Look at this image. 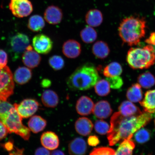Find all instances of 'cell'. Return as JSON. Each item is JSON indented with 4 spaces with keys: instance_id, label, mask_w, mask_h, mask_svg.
<instances>
[{
    "instance_id": "1",
    "label": "cell",
    "mask_w": 155,
    "mask_h": 155,
    "mask_svg": "<svg viewBox=\"0 0 155 155\" xmlns=\"http://www.w3.org/2000/svg\"><path fill=\"white\" fill-rule=\"evenodd\" d=\"M153 114L144 111L137 116L126 117L116 112L110 120V127L107 133L110 146H114L125 139H131L134 134L150 123Z\"/></svg>"
},
{
    "instance_id": "2",
    "label": "cell",
    "mask_w": 155,
    "mask_h": 155,
    "mask_svg": "<svg viewBox=\"0 0 155 155\" xmlns=\"http://www.w3.org/2000/svg\"><path fill=\"white\" fill-rule=\"evenodd\" d=\"M100 79L96 67L87 63L78 68L68 78L66 83L71 90L86 91L94 87Z\"/></svg>"
},
{
    "instance_id": "3",
    "label": "cell",
    "mask_w": 155,
    "mask_h": 155,
    "mask_svg": "<svg viewBox=\"0 0 155 155\" xmlns=\"http://www.w3.org/2000/svg\"><path fill=\"white\" fill-rule=\"evenodd\" d=\"M146 22L144 19L130 17L124 19L118 28L119 35L124 43L137 45L146 34Z\"/></svg>"
},
{
    "instance_id": "4",
    "label": "cell",
    "mask_w": 155,
    "mask_h": 155,
    "mask_svg": "<svg viewBox=\"0 0 155 155\" xmlns=\"http://www.w3.org/2000/svg\"><path fill=\"white\" fill-rule=\"evenodd\" d=\"M127 61L133 69L149 68L155 63V53L152 46L132 48L127 52Z\"/></svg>"
},
{
    "instance_id": "5",
    "label": "cell",
    "mask_w": 155,
    "mask_h": 155,
    "mask_svg": "<svg viewBox=\"0 0 155 155\" xmlns=\"http://www.w3.org/2000/svg\"><path fill=\"white\" fill-rule=\"evenodd\" d=\"M22 120V118L14 106L0 114V121L6 127L9 133H15L24 140H28L30 136V130L23 124Z\"/></svg>"
},
{
    "instance_id": "6",
    "label": "cell",
    "mask_w": 155,
    "mask_h": 155,
    "mask_svg": "<svg viewBox=\"0 0 155 155\" xmlns=\"http://www.w3.org/2000/svg\"><path fill=\"white\" fill-rule=\"evenodd\" d=\"M9 51L13 61H16L30 45L28 37L24 34L17 33L9 40Z\"/></svg>"
},
{
    "instance_id": "7",
    "label": "cell",
    "mask_w": 155,
    "mask_h": 155,
    "mask_svg": "<svg viewBox=\"0 0 155 155\" xmlns=\"http://www.w3.org/2000/svg\"><path fill=\"white\" fill-rule=\"evenodd\" d=\"M13 75L9 67L0 69V100L7 101L14 92Z\"/></svg>"
},
{
    "instance_id": "8",
    "label": "cell",
    "mask_w": 155,
    "mask_h": 155,
    "mask_svg": "<svg viewBox=\"0 0 155 155\" xmlns=\"http://www.w3.org/2000/svg\"><path fill=\"white\" fill-rule=\"evenodd\" d=\"M9 6L12 14L19 18L28 16L33 10L30 0H10Z\"/></svg>"
},
{
    "instance_id": "9",
    "label": "cell",
    "mask_w": 155,
    "mask_h": 155,
    "mask_svg": "<svg viewBox=\"0 0 155 155\" xmlns=\"http://www.w3.org/2000/svg\"><path fill=\"white\" fill-rule=\"evenodd\" d=\"M14 106L20 117L28 118L33 115L38 111L39 103L33 99H26L20 104H15Z\"/></svg>"
},
{
    "instance_id": "10",
    "label": "cell",
    "mask_w": 155,
    "mask_h": 155,
    "mask_svg": "<svg viewBox=\"0 0 155 155\" xmlns=\"http://www.w3.org/2000/svg\"><path fill=\"white\" fill-rule=\"evenodd\" d=\"M32 45L37 53L46 55L51 51L53 43L49 37L44 34H39L33 38Z\"/></svg>"
},
{
    "instance_id": "11",
    "label": "cell",
    "mask_w": 155,
    "mask_h": 155,
    "mask_svg": "<svg viewBox=\"0 0 155 155\" xmlns=\"http://www.w3.org/2000/svg\"><path fill=\"white\" fill-rule=\"evenodd\" d=\"M23 63L25 65L31 69L38 67L41 61L39 54L33 49L32 46L29 45L22 55Z\"/></svg>"
},
{
    "instance_id": "12",
    "label": "cell",
    "mask_w": 155,
    "mask_h": 155,
    "mask_svg": "<svg viewBox=\"0 0 155 155\" xmlns=\"http://www.w3.org/2000/svg\"><path fill=\"white\" fill-rule=\"evenodd\" d=\"M82 51V47L77 41L70 39L66 41L62 47V52L66 57L70 59L78 57Z\"/></svg>"
},
{
    "instance_id": "13",
    "label": "cell",
    "mask_w": 155,
    "mask_h": 155,
    "mask_svg": "<svg viewBox=\"0 0 155 155\" xmlns=\"http://www.w3.org/2000/svg\"><path fill=\"white\" fill-rule=\"evenodd\" d=\"M44 19L48 24L57 25L62 20L63 13L62 10L55 5L48 6L44 13Z\"/></svg>"
},
{
    "instance_id": "14",
    "label": "cell",
    "mask_w": 155,
    "mask_h": 155,
    "mask_svg": "<svg viewBox=\"0 0 155 155\" xmlns=\"http://www.w3.org/2000/svg\"><path fill=\"white\" fill-rule=\"evenodd\" d=\"M40 140L42 146L48 150H55L59 146V137L53 131H48L44 133L41 137Z\"/></svg>"
},
{
    "instance_id": "15",
    "label": "cell",
    "mask_w": 155,
    "mask_h": 155,
    "mask_svg": "<svg viewBox=\"0 0 155 155\" xmlns=\"http://www.w3.org/2000/svg\"><path fill=\"white\" fill-rule=\"evenodd\" d=\"M94 107V102L91 99L87 96H82L77 100L76 110L79 115L87 116L92 113Z\"/></svg>"
},
{
    "instance_id": "16",
    "label": "cell",
    "mask_w": 155,
    "mask_h": 155,
    "mask_svg": "<svg viewBox=\"0 0 155 155\" xmlns=\"http://www.w3.org/2000/svg\"><path fill=\"white\" fill-rule=\"evenodd\" d=\"M92 112L96 117L103 119H107L111 115L112 110L109 102L101 100L95 104Z\"/></svg>"
},
{
    "instance_id": "17",
    "label": "cell",
    "mask_w": 155,
    "mask_h": 155,
    "mask_svg": "<svg viewBox=\"0 0 155 155\" xmlns=\"http://www.w3.org/2000/svg\"><path fill=\"white\" fill-rule=\"evenodd\" d=\"M68 150L71 155H85L87 150V143L81 137H76L69 143Z\"/></svg>"
},
{
    "instance_id": "18",
    "label": "cell",
    "mask_w": 155,
    "mask_h": 155,
    "mask_svg": "<svg viewBox=\"0 0 155 155\" xmlns=\"http://www.w3.org/2000/svg\"><path fill=\"white\" fill-rule=\"evenodd\" d=\"M75 130L79 134L87 136L91 133L94 128V124L88 118L80 117L75 121Z\"/></svg>"
},
{
    "instance_id": "19",
    "label": "cell",
    "mask_w": 155,
    "mask_h": 155,
    "mask_svg": "<svg viewBox=\"0 0 155 155\" xmlns=\"http://www.w3.org/2000/svg\"><path fill=\"white\" fill-rule=\"evenodd\" d=\"M144 111L150 114L155 113V89L147 91L142 101L139 102Z\"/></svg>"
},
{
    "instance_id": "20",
    "label": "cell",
    "mask_w": 155,
    "mask_h": 155,
    "mask_svg": "<svg viewBox=\"0 0 155 155\" xmlns=\"http://www.w3.org/2000/svg\"><path fill=\"white\" fill-rule=\"evenodd\" d=\"M32 77L31 70L28 68L19 67L15 71L13 79L17 84L24 85L28 83Z\"/></svg>"
},
{
    "instance_id": "21",
    "label": "cell",
    "mask_w": 155,
    "mask_h": 155,
    "mask_svg": "<svg viewBox=\"0 0 155 155\" xmlns=\"http://www.w3.org/2000/svg\"><path fill=\"white\" fill-rule=\"evenodd\" d=\"M119 110L121 115L126 117L138 115L143 113L133 102L127 101L122 103L119 106Z\"/></svg>"
},
{
    "instance_id": "22",
    "label": "cell",
    "mask_w": 155,
    "mask_h": 155,
    "mask_svg": "<svg viewBox=\"0 0 155 155\" xmlns=\"http://www.w3.org/2000/svg\"><path fill=\"white\" fill-rule=\"evenodd\" d=\"M92 52L96 58L104 59L109 55L110 50L106 42L102 41H98L93 45Z\"/></svg>"
},
{
    "instance_id": "23",
    "label": "cell",
    "mask_w": 155,
    "mask_h": 155,
    "mask_svg": "<svg viewBox=\"0 0 155 155\" xmlns=\"http://www.w3.org/2000/svg\"><path fill=\"white\" fill-rule=\"evenodd\" d=\"M85 20L89 26L97 27L101 25L103 21L102 12L97 9L90 10L86 13Z\"/></svg>"
},
{
    "instance_id": "24",
    "label": "cell",
    "mask_w": 155,
    "mask_h": 155,
    "mask_svg": "<svg viewBox=\"0 0 155 155\" xmlns=\"http://www.w3.org/2000/svg\"><path fill=\"white\" fill-rule=\"evenodd\" d=\"M41 100L44 105L47 107L55 108L59 102V97L53 90H46L42 93Z\"/></svg>"
},
{
    "instance_id": "25",
    "label": "cell",
    "mask_w": 155,
    "mask_h": 155,
    "mask_svg": "<svg viewBox=\"0 0 155 155\" xmlns=\"http://www.w3.org/2000/svg\"><path fill=\"white\" fill-rule=\"evenodd\" d=\"M126 96L129 101L132 102H140L143 97V91L140 85L137 83L132 85L128 89Z\"/></svg>"
},
{
    "instance_id": "26",
    "label": "cell",
    "mask_w": 155,
    "mask_h": 155,
    "mask_svg": "<svg viewBox=\"0 0 155 155\" xmlns=\"http://www.w3.org/2000/svg\"><path fill=\"white\" fill-rule=\"evenodd\" d=\"M47 121L41 116L35 115L28 122L29 129L34 133H38L43 130L47 125Z\"/></svg>"
},
{
    "instance_id": "27",
    "label": "cell",
    "mask_w": 155,
    "mask_h": 155,
    "mask_svg": "<svg viewBox=\"0 0 155 155\" xmlns=\"http://www.w3.org/2000/svg\"><path fill=\"white\" fill-rule=\"evenodd\" d=\"M28 26V28L32 31L38 32L44 28L45 22L43 18L40 15H33L29 19Z\"/></svg>"
},
{
    "instance_id": "28",
    "label": "cell",
    "mask_w": 155,
    "mask_h": 155,
    "mask_svg": "<svg viewBox=\"0 0 155 155\" xmlns=\"http://www.w3.org/2000/svg\"><path fill=\"white\" fill-rule=\"evenodd\" d=\"M135 147V143L131 139H125L121 142L115 155H133Z\"/></svg>"
},
{
    "instance_id": "29",
    "label": "cell",
    "mask_w": 155,
    "mask_h": 155,
    "mask_svg": "<svg viewBox=\"0 0 155 155\" xmlns=\"http://www.w3.org/2000/svg\"><path fill=\"white\" fill-rule=\"evenodd\" d=\"M123 72V68L120 64L113 62L104 68L103 74L106 78L119 76Z\"/></svg>"
},
{
    "instance_id": "30",
    "label": "cell",
    "mask_w": 155,
    "mask_h": 155,
    "mask_svg": "<svg viewBox=\"0 0 155 155\" xmlns=\"http://www.w3.org/2000/svg\"><path fill=\"white\" fill-rule=\"evenodd\" d=\"M137 82L143 88H150L155 84V77L150 71H146L139 75Z\"/></svg>"
},
{
    "instance_id": "31",
    "label": "cell",
    "mask_w": 155,
    "mask_h": 155,
    "mask_svg": "<svg viewBox=\"0 0 155 155\" xmlns=\"http://www.w3.org/2000/svg\"><path fill=\"white\" fill-rule=\"evenodd\" d=\"M80 36L82 41L86 44L94 42L97 38L96 31L92 27L87 26L80 32Z\"/></svg>"
},
{
    "instance_id": "32",
    "label": "cell",
    "mask_w": 155,
    "mask_h": 155,
    "mask_svg": "<svg viewBox=\"0 0 155 155\" xmlns=\"http://www.w3.org/2000/svg\"><path fill=\"white\" fill-rule=\"evenodd\" d=\"M96 94L100 96H106L109 94L110 90V85L106 79H100L94 86Z\"/></svg>"
},
{
    "instance_id": "33",
    "label": "cell",
    "mask_w": 155,
    "mask_h": 155,
    "mask_svg": "<svg viewBox=\"0 0 155 155\" xmlns=\"http://www.w3.org/2000/svg\"><path fill=\"white\" fill-rule=\"evenodd\" d=\"M48 64L54 70L58 71L63 68L65 66V61L61 56L54 55L49 58Z\"/></svg>"
},
{
    "instance_id": "34",
    "label": "cell",
    "mask_w": 155,
    "mask_h": 155,
    "mask_svg": "<svg viewBox=\"0 0 155 155\" xmlns=\"http://www.w3.org/2000/svg\"><path fill=\"white\" fill-rule=\"evenodd\" d=\"M150 132L147 130L141 128L135 133V140L139 144H143L150 140Z\"/></svg>"
},
{
    "instance_id": "35",
    "label": "cell",
    "mask_w": 155,
    "mask_h": 155,
    "mask_svg": "<svg viewBox=\"0 0 155 155\" xmlns=\"http://www.w3.org/2000/svg\"><path fill=\"white\" fill-rule=\"evenodd\" d=\"M95 130L97 133L101 135H104L107 134L110 127L107 123L103 120H98L94 124Z\"/></svg>"
},
{
    "instance_id": "36",
    "label": "cell",
    "mask_w": 155,
    "mask_h": 155,
    "mask_svg": "<svg viewBox=\"0 0 155 155\" xmlns=\"http://www.w3.org/2000/svg\"><path fill=\"white\" fill-rule=\"evenodd\" d=\"M113 149L107 147H101L93 149L90 155H115Z\"/></svg>"
},
{
    "instance_id": "37",
    "label": "cell",
    "mask_w": 155,
    "mask_h": 155,
    "mask_svg": "<svg viewBox=\"0 0 155 155\" xmlns=\"http://www.w3.org/2000/svg\"><path fill=\"white\" fill-rule=\"evenodd\" d=\"M106 79L109 82L111 88L114 90L120 88L124 84L123 79L119 76L106 78Z\"/></svg>"
},
{
    "instance_id": "38",
    "label": "cell",
    "mask_w": 155,
    "mask_h": 155,
    "mask_svg": "<svg viewBox=\"0 0 155 155\" xmlns=\"http://www.w3.org/2000/svg\"><path fill=\"white\" fill-rule=\"evenodd\" d=\"M8 62V55L6 52L0 49V69L6 66Z\"/></svg>"
},
{
    "instance_id": "39",
    "label": "cell",
    "mask_w": 155,
    "mask_h": 155,
    "mask_svg": "<svg viewBox=\"0 0 155 155\" xmlns=\"http://www.w3.org/2000/svg\"><path fill=\"white\" fill-rule=\"evenodd\" d=\"M87 142L90 146L96 147L99 144L100 141L98 137L96 135L90 136L88 137Z\"/></svg>"
},
{
    "instance_id": "40",
    "label": "cell",
    "mask_w": 155,
    "mask_h": 155,
    "mask_svg": "<svg viewBox=\"0 0 155 155\" xmlns=\"http://www.w3.org/2000/svg\"><path fill=\"white\" fill-rule=\"evenodd\" d=\"M8 133V131L5 126L0 121V140L5 138Z\"/></svg>"
},
{
    "instance_id": "41",
    "label": "cell",
    "mask_w": 155,
    "mask_h": 155,
    "mask_svg": "<svg viewBox=\"0 0 155 155\" xmlns=\"http://www.w3.org/2000/svg\"><path fill=\"white\" fill-rule=\"evenodd\" d=\"M35 155H51V153L48 149L44 147H39L36 150Z\"/></svg>"
},
{
    "instance_id": "42",
    "label": "cell",
    "mask_w": 155,
    "mask_h": 155,
    "mask_svg": "<svg viewBox=\"0 0 155 155\" xmlns=\"http://www.w3.org/2000/svg\"><path fill=\"white\" fill-rule=\"evenodd\" d=\"M145 42L151 46H155V32L151 33L149 38L145 40Z\"/></svg>"
},
{
    "instance_id": "43",
    "label": "cell",
    "mask_w": 155,
    "mask_h": 155,
    "mask_svg": "<svg viewBox=\"0 0 155 155\" xmlns=\"http://www.w3.org/2000/svg\"><path fill=\"white\" fill-rule=\"evenodd\" d=\"M41 85L44 88H48L51 86V82L49 79H45L41 81Z\"/></svg>"
},
{
    "instance_id": "44",
    "label": "cell",
    "mask_w": 155,
    "mask_h": 155,
    "mask_svg": "<svg viewBox=\"0 0 155 155\" xmlns=\"http://www.w3.org/2000/svg\"><path fill=\"white\" fill-rule=\"evenodd\" d=\"M51 155H65L62 151L59 150H55L51 153Z\"/></svg>"
},
{
    "instance_id": "45",
    "label": "cell",
    "mask_w": 155,
    "mask_h": 155,
    "mask_svg": "<svg viewBox=\"0 0 155 155\" xmlns=\"http://www.w3.org/2000/svg\"><path fill=\"white\" fill-rule=\"evenodd\" d=\"M153 46V48H154V49L155 53V46Z\"/></svg>"
},
{
    "instance_id": "46",
    "label": "cell",
    "mask_w": 155,
    "mask_h": 155,
    "mask_svg": "<svg viewBox=\"0 0 155 155\" xmlns=\"http://www.w3.org/2000/svg\"><path fill=\"white\" fill-rule=\"evenodd\" d=\"M154 124H155V120H154Z\"/></svg>"
}]
</instances>
